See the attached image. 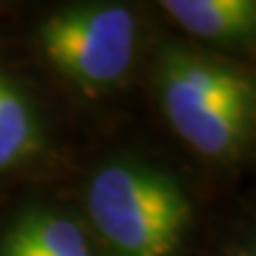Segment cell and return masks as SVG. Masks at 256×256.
Instances as JSON below:
<instances>
[{
  "mask_svg": "<svg viewBox=\"0 0 256 256\" xmlns=\"http://www.w3.org/2000/svg\"><path fill=\"white\" fill-rule=\"evenodd\" d=\"M154 92L174 136L192 154L230 164L252 142L254 78L242 64L190 46H166L154 62Z\"/></svg>",
  "mask_w": 256,
  "mask_h": 256,
  "instance_id": "obj_1",
  "label": "cell"
},
{
  "mask_svg": "<svg viewBox=\"0 0 256 256\" xmlns=\"http://www.w3.org/2000/svg\"><path fill=\"white\" fill-rule=\"evenodd\" d=\"M81 220L102 256H180L192 204L168 171L114 156L88 176Z\"/></svg>",
  "mask_w": 256,
  "mask_h": 256,
  "instance_id": "obj_2",
  "label": "cell"
},
{
  "mask_svg": "<svg viewBox=\"0 0 256 256\" xmlns=\"http://www.w3.org/2000/svg\"><path fill=\"white\" fill-rule=\"evenodd\" d=\"M40 60L83 98H110L133 76L142 24L130 5L74 2L48 12L36 26Z\"/></svg>",
  "mask_w": 256,
  "mask_h": 256,
  "instance_id": "obj_3",
  "label": "cell"
},
{
  "mask_svg": "<svg viewBox=\"0 0 256 256\" xmlns=\"http://www.w3.org/2000/svg\"><path fill=\"white\" fill-rule=\"evenodd\" d=\"M0 256H102L78 216L50 204L17 211L0 230Z\"/></svg>",
  "mask_w": 256,
  "mask_h": 256,
  "instance_id": "obj_4",
  "label": "cell"
},
{
  "mask_svg": "<svg viewBox=\"0 0 256 256\" xmlns=\"http://www.w3.org/2000/svg\"><path fill=\"white\" fill-rule=\"evenodd\" d=\"M50 154V133L38 102L0 64V178L36 168Z\"/></svg>",
  "mask_w": 256,
  "mask_h": 256,
  "instance_id": "obj_5",
  "label": "cell"
},
{
  "mask_svg": "<svg viewBox=\"0 0 256 256\" xmlns=\"http://www.w3.org/2000/svg\"><path fill=\"white\" fill-rule=\"evenodd\" d=\"M188 36L216 46H249L256 34L254 0H166L162 2Z\"/></svg>",
  "mask_w": 256,
  "mask_h": 256,
  "instance_id": "obj_6",
  "label": "cell"
}]
</instances>
